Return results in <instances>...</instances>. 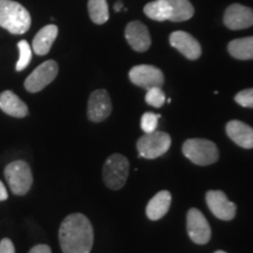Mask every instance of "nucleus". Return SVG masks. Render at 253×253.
<instances>
[{
  "mask_svg": "<svg viewBox=\"0 0 253 253\" xmlns=\"http://www.w3.org/2000/svg\"><path fill=\"white\" fill-rule=\"evenodd\" d=\"M62 253H90L94 230L90 220L82 213H72L62 220L59 229Z\"/></svg>",
  "mask_w": 253,
  "mask_h": 253,
  "instance_id": "1",
  "label": "nucleus"
},
{
  "mask_svg": "<svg viewBox=\"0 0 253 253\" xmlns=\"http://www.w3.org/2000/svg\"><path fill=\"white\" fill-rule=\"evenodd\" d=\"M144 13L156 21H185L194 15V6L189 0H156L145 5Z\"/></svg>",
  "mask_w": 253,
  "mask_h": 253,
  "instance_id": "2",
  "label": "nucleus"
},
{
  "mask_svg": "<svg viewBox=\"0 0 253 253\" xmlns=\"http://www.w3.org/2000/svg\"><path fill=\"white\" fill-rule=\"evenodd\" d=\"M0 26L12 34H24L31 27V14L13 0H0Z\"/></svg>",
  "mask_w": 253,
  "mask_h": 253,
  "instance_id": "3",
  "label": "nucleus"
},
{
  "mask_svg": "<svg viewBox=\"0 0 253 253\" xmlns=\"http://www.w3.org/2000/svg\"><path fill=\"white\" fill-rule=\"evenodd\" d=\"M183 154L197 166H210L217 162L219 151L213 142L204 138H190L183 144Z\"/></svg>",
  "mask_w": 253,
  "mask_h": 253,
  "instance_id": "4",
  "label": "nucleus"
},
{
  "mask_svg": "<svg viewBox=\"0 0 253 253\" xmlns=\"http://www.w3.org/2000/svg\"><path fill=\"white\" fill-rule=\"evenodd\" d=\"M9 190L17 196H24L33 184L31 168L25 161H14L7 164L4 171Z\"/></svg>",
  "mask_w": 253,
  "mask_h": 253,
  "instance_id": "5",
  "label": "nucleus"
},
{
  "mask_svg": "<svg viewBox=\"0 0 253 253\" xmlns=\"http://www.w3.org/2000/svg\"><path fill=\"white\" fill-rule=\"evenodd\" d=\"M129 175V161L121 154H113L104 162L102 176L104 184L112 190L125 186Z\"/></svg>",
  "mask_w": 253,
  "mask_h": 253,
  "instance_id": "6",
  "label": "nucleus"
},
{
  "mask_svg": "<svg viewBox=\"0 0 253 253\" xmlns=\"http://www.w3.org/2000/svg\"><path fill=\"white\" fill-rule=\"evenodd\" d=\"M171 145V137L166 131H156L149 132L142 136L137 141V150L140 156L148 158V160H154L162 156L169 150Z\"/></svg>",
  "mask_w": 253,
  "mask_h": 253,
  "instance_id": "7",
  "label": "nucleus"
},
{
  "mask_svg": "<svg viewBox=\"0 0 253 253\" xmlns=\"http://www.w3.org/2000/svg\"><path fill=\"white\" fill-rule=\"evenodd\" d=\"M59 73V66L54 60L41 63L25 80V88L30 93H38L54 81Z\"/></svg>",
  "mask_w": 253,
  "mask_h": 253,
  "instance_id": "8",
  "label": "nucleus"
},
{
  "mask_svg": "<svg viewBox=\"0 0 253 253\" xmlns=\"http://www.w3.org/2000/svg\"><path fill=\"white\" fill-rule=\"evenodd\" d=\"M186 230L190 239L198 245H205L211 238V227L198 209H190L186 214Z\"/></svg>",
  "mask_w": 253,
  "mask_h": 253,
  "instance_id": "9",
  "label": "nucleus"
},
{
  "mask_svg": "<svg viewBox=\"0 0 253 253\" xmlns=\"http://www.w3.org/2000/svg\"><path fill=\"white\" fill-rule=\"evenodd\" d=\"M129 79L136 86L150 89L153 87H162L164 75L161 69L150 65L135 66L129 72Z\"/></svg>",
  "mask_w": 253,
  "mask_h": 253,
  "instance_id": "10",
  "label": "nucleus"
},
{
  "mask_svg": "<svg viewBox=\"0 0 253 253\" xmlns=\"http://www.w3.org/2000/svg\"><path fill=\"white\" fill-rule=\"evenodd\" d=\"M112 101L108 91L97 89L90 94L88 100L87 116L91 122H102L112 114Z\"/></svg>",
  "mask_w": 253,
  "mask_h": 253,
  "instance_id": "11",
  "label": "nucleus"
},
{
  "mask_svg": "<svg viewBox=\"0 0 253 253\" xmlns=\"http://www.w3.org/2000/svg\"><path fill=\"white\" fill-rule=\"evenodd\" d=\"M207 204L214 217L221 220H232L236 216L237 207L227 199L220 190H211L207 194Z\"/></svg>",
  "mask_w": 253,
  "mask_h": 253,
  "instance_id": "12",
  "label": "nucleus"
},
{
  "mask_svg": "<svg viewBox=\"0 0 253 253\" xmlns=\"http://www.w3.org/2000/svg\"><path fill=\"white\" fill-rule=\"evenodd\" d=\"M224 24L230 30H244L253 26V9L240 4L227 7L224 14Z\"/></svg>",
  "mask_w": 253,
  "mask_h": 253,
  "instance_id": "13",
  "label": "nucleus"
},
{
  "mask_svg": "<svg viewBox=\"0 0 253 253\" xmlns=\"http://www.w3.org/2000/svg\"><path fill=\"white\" fill-rule=\"evenodd\" d=\"M170 45L181 52L186 59L197 60L202 54V47L194 37L183 31H176L169 38Z\"/></svg>",
  "mask_w": 253,
  "mask_h": 253,
  "instance_id": "14",
  "label": "nucleus"
},
{
  "mask_svg": "<svg viewBox=\"0 0 253 253\" xmlns=\"http://www.w3.org/2000/svg\"><path fill=\"white\" fill-rule=\"evenodd\" d=\"M126 39L136 52H145L151 45L149 31L140 21H132L128 24L126 28Z\"/></svg>",
  "mask_w": 253,
  "mask_h": 253,
  "instance_id": "15",
  "label": "nucleus"
},
{
  "mask_svg": "<svg viewBox=\"0 0 253 253\" xmlns=\"http://www.w3.org/2000/svg\"><path fill=\"white\" fill-rule=\"evenodd\" d=\"M226 134L239 147L244 149L253 148V128L246 123L237 120L227 122Z\"/></svg>",
  "mask_w": 253,
  "mask_h": 253,
  "instance_id": "16",
  "label": "nucleus"
},
{
  "mask_svg": "<svg viewBox=\"0 0 253 253\" xmlns=\"http://www.w3.org/2000/svg\"><path fill=\"white\" fill-rule=\"evenodd\" d=\"M0 109L12 118L23 119L28 115L27 104L11 90L0 94Z\"/></svg>",
  "mask_w": 253,
  "mask_h": 253,
  "instance_id": "17",
  "label": "nucleus"
},
{
  "mask_svg": "<svg viewBox=\"0 0 253 253\" xmlns=\"http://www.w3.org/2000/svg\"><path fill=\"white\" fill-rule=\"evenodd\" d=\"M171 194L167 190L155 195L147 205V210H145L147 217L150 220H158L166 216L171 205Z\"/></svg>",
  "mask_w": 253,
  "mask_h": 253,
  "instance_id": "18",
  "label": "nucleus"
},
{
  "mask_svg": "<svg viewBox=\"0 0 253 253\" xmlns=\"http://www.w3.org/2000/svg\"><path fill=\"white\" fill-rule=\"evenodd\" d=\"M59 30L55 25H47L38 32L37 36L33 39V48L34 53L38 55H46L50 50L53 42H54L56 37H58Z\"/></svg>",
  "mask_w": 253,
  "mask_h": 253,
  "instance_id": "19",
  "label": "nucleus"
},
{
  "mask_svg": "<svg viewBox=\"0 0 253 253\" xmlns=\"http://www.w3.org/2000/svg\"><path fill=\"white\" fill-rule=\"evenodd\" d=\"M229 53L235 59L252 60L253 59V37L242 38L232 40L227 46Z\"/></svg>",
  "mask_w": 253,
  "mask_h": 253,
  "instance_id": "20",
  "label": "nucleus"
},
{
  "mask_svg": "<svg viewBox=\"0 0 253 253\" xmlns=\"http://www.w3.org/2000/svg\"><path fill=\"white\" fill-rule=\"evenodd\" d=\"M88 12H89L91 21L97 25L107 23L109 19L107 0H89L88 1Z\"/></svg>",
  "mask_w": 253,
  "mask_h": 253,
  "instance_id": "21",
  "label": "nucleus"
},
{
  "mask_svg": "<svg viewBox=\"0 0 253 253\" xmlns=\"http://www.w3.org/2000/svg\"><path fill=\"white\" fill-rule=\"evenodd\" d=\"M18 48H19V53H20V56H19L15 69H17L18 72H20V71H24V69L30 65L32 60V49L26 40L19 41Z\"/></svg>",
  "mask_w": 253,
  "mask_h": 253,
  "instance_id": "22",
  "label": "nucleus"
},
{
  "mask_svg": "<svg viewBox=\"0 0 253 253\" xmlns=\"http://www.w3.org/2000/svg\"><path fill=\"white\" fill-rule=\"evenodd\" d=\"M145 102L155 108H160L166 102V94L161 87H153L147 90L145 94Z\"/></svg>",
  "mask_w": 253,
  "mask_h": 253,
  "instance_id": "23",
  "label": "nucleus"
},
{
  "mask_svg": "<svg viewBox=\"0 0 253 253\" xmlns=\"http://www.w3.org/2000/svg\"><path fill=\"white\" fill-rule=\"evenodd\" d=\"M158 120H160V115L154 113H144L142 115L141 119V128L145 134H149V132H154L156 130Z\"/></svg>",
  "mask_w": 253,
  "mask_h": 253,
  "instance_id": "24",
  "label": "nucleus"
},
{
  "mask_svg": "<svg viewBox=\"0 0 253 253\" xmlns=\"http://www.w3.org/2000/svg\"><path fill=\"white\" fill-rule=\"evenodd\" d=\"M236 102L245 108H253V88L239 91L235 96Z\"/></svg>",
  "mask_w": 253,
  "mask_h": 253,
  "instance_id": "25",
  "label": "nucleus"
},
{
  "mask_svg": "<svg viewBox=\"0 0 253 253\" xmlns=\"http://www.w3.org/2000/svg\"><path fill=\"white\" fill-rule=\"evenodd\" d=\"M0 253H15V249L11 239L4 238L0 240Z\"/></svg>",
  "mask_w": 253,
  "mask_h": 253,
  "instance_id": "26",
  "label": "nucleus"
},
{
  "mask_svg": "<svg viewBox=\"0 0 253 253\" xmlns=\"http://www.w3.org/2000/svg\"><path fill=\"white\" fill-rule=\"evenodd\" d=\"M28 253H52V250H50L48 245L40 244V245L33 246Z\"/></svg>",
  "mask_w": 253,
  "mask_h": 253,
  "instance_id": "27",
  "label": "nucleus"
},
{
  "mask_svg": "<svg viewBox=\"0 0 253 253\" xmlns=\"http://www.w3.org/2000/svg\"><path fill=\"white\" fill-rule=\"evenodd\" d=\"M8 198V192L6 190L4 183L0 181V202H4Z\"/></svg>",
  "mask_w": 253,
  "mask_h": 253,
  "instance_id": "28",
  "label": "nucleus"
},
{
  "mask_svg": "<svg viewBox=\"0 0 253 253\" xmlns=\"http://www.w3.org/2000/svg\"><path fill=\"white\" fill-rule=\"evenodd\" d=\"M122 6H123L122 2L121 1H118V2H116V5L114 6V8H115L116 12H120L122 9Z\"/></svg>",
  "mask_w": 253,
  "mask_h": 253,
  "instance_id": "29",
  "label": "nucleus"
},
{
  "mask_svg": "<svg viewBox=\"0 0 253 253\" xmlns=\"http://www.w3.org/2000/svg\"><path fill=\"white\" fill-rule=\"evenodd\" d=\"M214 253H226V252H224V251H216Z\"/></svg>",
  "mask_w": 253,
  "mask_h": 253,
  "instance_id": "30",
  "label": "nucleus"
}]
</instances>
